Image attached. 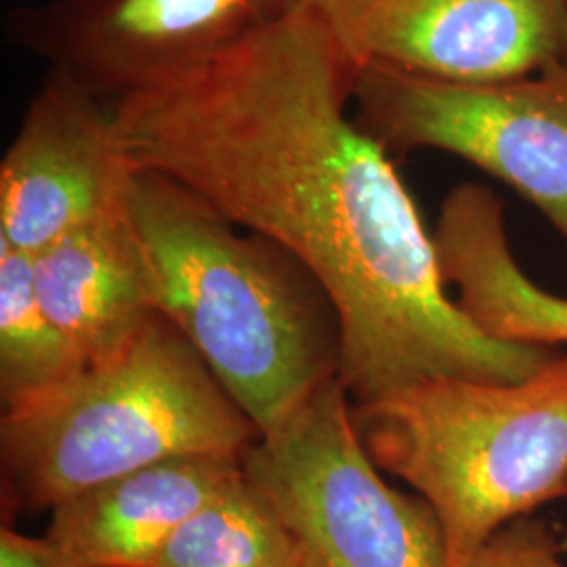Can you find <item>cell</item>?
Returning <instances> with one entry per match:
<instances>
[{
	"instance_id": "277c9868",
	"label": "cell",
	"mask_w": 567,
	"mask_h": 567,
	"mask_svg": "<svg viewBox=\"0 0 567 567\" xmlns=\"http://www.w3.org/2000/svg\"><path fill=\"white\" fill-rule=\"evenodd\" d=\"M365 452L416 489L466 567L515 519L567 496V355L519 383L426 379L351 404Z\"/></svg>"
},
{
	"instance_id": "6da1fadb",
	"label": "cell",
	"mask_w": 567,
	"mask_h": 567,
	"mask_svg": "<svg viewBox=\"0 0 567 567\" xmlns=\"http://www.w3.org/2000/svg\"><path fill=\"white\" fill-rule=\"evenodd\" d=\"M358 72L307 4L112 110L142 171L280 244L324 286L351 404L437 377L524 381L557 349L496 341L447 295L385 145L349 116Z\"/></svg>"
},
{
	"instance_id": "7a4b0ae2",
	"label": "cell",
	"mask_w": 567,
	"mask_h": 567,
	"mask_svg": "<svg viewBox=\"0 0 567 567\" xmlns=\"http://www.w3.org/2000/svg\"><path fill=\"white\" fill-rule=\"evenodd\" d=\"M131 215L158 313L194 344L259 435L339 379L337 309L295 255L238 231L203 198L152 171L135 179Z\"/></svg>"
},
{
	"instance_id": "30bf717a",
	"label": "cell",
	"mask_w": 567,
	"mask_h": 567,
	"mask_svg": "<svg viewBox=\"0 0 567 567\" xmlns=\"http://www.w3.org/2000/svg\"><path fill=\"white\" fill-rule=\"evenodd\" d=\"M243 473L240 456L166 458L51 508L47 538L74 567H150L168 538Z\"/></svg>"
},
{
	"instance_id": "8992f818",
	"label": "cell",
	"mask_w": 567,
	"mask_h": 567,
	"mask_svg": "<svg viewBox=\"0 0 567 567\" xmlns=\"http://www.w3.org/2000/svg\"><path fill=\"white\" fill-rule=\"evenodd\" d=\"M355 121L386 150H442L517 189L567 240V65L447 82L360 68Z\"/></svg>"
},
{
	"instance_id": "d6986e66",
	"label": "cell",
	"mask_w": 567,
	"mask_h": 567,
	"mask_svg": "<svg viewBox=\"0 0 567 567\" xmlns=\"http://www.w3.org/2000/svg\"><path fill=\"white\" fill-rule=\"evenodd\" d=\"M566 547H567V543H566Z\"/></svg>"
},
{
	"instance_id": "3957f363",
	"label": "cell",
	"mask_w": 567,
	"mask_h": 567,
	"mask_svg": "<svg viewBox=\"0 0 567 567\" xmlns=\"http://www.w3.org/2000/svg\"><path fill=\"white\" fill-rule=\"evenodd\" d=\"M259 429L182 332L156 316L116 358L7 410L4 513L55 507L86 487L189 454H234Z\"/></svg>"
},
{
	"instance_id": "52a82bcc",
	"label": "cell",
	"mask_w": 567,
	"mask_h": 567,
	"mask_svg": "<svg viewBox=\"0 0 567 567\" xmlns=\"http://www.w3.org/2000/svg\"><path fill=\"white\" fill-rule=\"evenodd\" d=\"M274 20L261 0H47L9 13L7 37L114 103L179 79Z\"/></svg>"
},
{
	"instance_id": "5b68a950",
	"label": "cell",
	"mask_w": 567,
	"mask_h": 567,
	"mask_svg": "<svg viewBox=\"0 0 567 567\" xmlns=\"http://www.w3.org/2000/svg\"><path fill=\"white\" fill-rule=\"evenodd\" d=\"M240 466L282 517L303 567H446L433 508L381 477L339 379L259 435Z\"/></svg>"
},
{
	"instance_id": "9c48e42d",
	"label": "cell",
	"mask_w": 567,
	"mask_h": 567,
	"mask_svg": "<svg viewBox=\"0 0 567 567\" xmlns=\"http://www.w3.org/2000/svg\"><path fill=\"white\" fill-rule=\"evenodd\" d=\"M358 68L492 82L566 60L564 0H311Z\"/></svg>"
},
{
	"instance_id": "8fae6325",
	"label": "cell",
	"mask_w": 567,
	"mask_h": 567,
	"mask_svg": "<svg viewBox=\"0 0 567 567\" xmlns=\"http://www.w3.org/2000/svg\"><path fill=\"white\" fill-rule=\"evenodd\" d=\"M44 311L89 364L116 358L158 316L150 261L131 208L32 255Z\"/></svg>"
},
{
	"instance_id": "7c38bea8",
	"label": "cell",
	"mask_w": 567,
	"mask_h": 567,
	"mask_svg": "<svg viewBox=\"0 0 567 567\" xmlns=\"http://www.w3.org/2000/svg\"><path fill=\"white\" fill-rule=\"evenodd\" d=\"M442 278L456 303L487 337L505 343L567 344V299L529 280L519 267L501 198L480 183L446 196L433 231Z\"/></svg>"
},
{
	"instance_id": "ba28073f",
	"label": "cell",
	"mask_w": 567,
	"mask_h": 567,
	"mask_svg": "<svg viewBox=\"0 0 567 567\" xmlns=\"http://www.w3.org/2000/svg\"><path fill=\"white\" fill-rule=\"evenodd\" d=\"M140 171L112 103L49 68L0 163V240L37 255L124 213Z\"/></svg>"
},
{
	"instance_id": "e0dca14e",
	"label": "cell",
	"mask_w": 567,
	"mask_h": 567,
	"mask_svg": "<svg viewBox=\"0 0 567 567\" xmlns=\"http://www.w3.org/2000/svg\"><path fill=\"white\" fill-rule=\"evenodd\" d=\"M261 2L267 7V11L278 20V18L290 16L299 9H303L311 0H261Z\"/></svg>"
},
{
	"instance_id": "2e32d148",
	"label": "cell",
	"mask_w": 567,
	"mask_h": 567,
	"mask_svg": "<svg viewBox=\"0 0 567 567\" xmlns=\"http://www.w3.org/2000/svg\"><path fill=\"white\" fill-rule=\"evenodd\" d=\"M0 567H74L47 536L32 538L11 526L0 529Z\"/></svg>"
},
{
	"instance_id": "9a60e30c",
	"label": "cell",
	"mask_w": 567,
	"mask_h": 567,
	"mask_svg": "<svg viewBox=\"0 0 567 567\" xmlns=\"http://www.w3.org/2000/svg\"><path fill=\"white\" fill-rule=\"evenodd\" d=\"M547 526L526 517L501 527L466 567H567Z\"/></svg>"
},
{
	"instance_id": "ac0fdd59",
	"label": "cell",
	"mask_w": 567,
	"mask_h": 567,
	"mask_svg": "<svg viewBox=\"0 0 567 567\" xmlns=\"http://www.w3.org/2000/svg\"><path fill=\"white\" fill-rule=\"evenodd\" d=\"M564 4H566V60H564V63L567 65V0H564Z\"/></svg>"
},
{
	"instance_id": "5bb4252c",
	"label": "cell",
	"mask_w": 567,
	"mask_h": 567,
	"mask_svg": "<svg viewBox=\"0 0 567 567\" xmlns=\"http://www.w3.org/2000/svg\"><path fill=\"white\" fill-rule=\"evenodd\" d=\"M150 567H303L282 517L243 473L196 511Z\"/></svg>"
},
{
	"instance_id": "4fadbf2b",
	"label": "cell",
	"mask_w": 567,
	"mask_h": 567,
	"mask_svg": "<svg viewBox=\"0 0 567 567\" xmlns=\"http://www.w3.org/2000/svg\"><path fill=\"white\" fill-rule=\"evenodd\" d=\"M89 365L81 347L39 301L32 255L0 240V398L4 412L70 383Z\"/></svg>"
}]
</instances>
